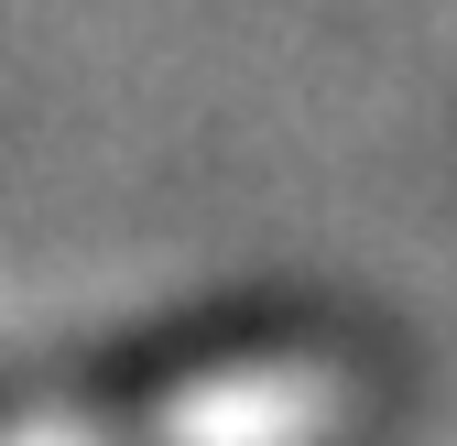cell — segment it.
I'll return each mask as SVG.
<instances>
[{
  "label": "cell",
  "instance_id": "6da1fadb",
  "mask_svg": "<svg viewBox=\"0 0 457 446\" xmlns=\"http://www.w3.org/2000/svg\"><path fill=\"white\" fill-rule=\"evenodd\" d=\"M0 414H12V392H0Z\"/></svg>",
  "mask_w": 457,
  "mask_h": 446
}]
</instances>
